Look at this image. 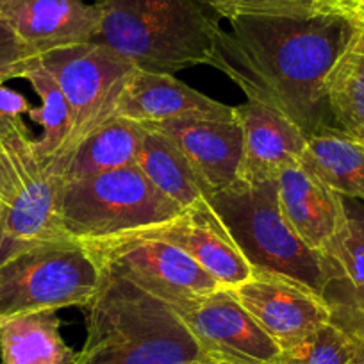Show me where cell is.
Listing matches in <instances>:
<instances>
[{"label": "cell", "instance_id": "cell-1", "mask_svg": "<svg viewBox=\"0 0 364 364\" xmlns=\"http://www.w3.org/2000/svg\"><path fill=\"white\" fill-rule=\"evenodd\" d=\"M222 29L213 68L247 100L291 118L307 134L328 125L325 82L359 27L339 13L311 16H241Z\"/></svg>", "mask_w": 364, "mask_h": 364}, {"label": "cell", "instance_id": "cell-2", "mask_svg": "<svg viewBox=\"0 0 364 364\" xmlns=\"http://www.w3.org/2000/svg\"><path fill=\"white\" fill-rule=\"evenodd\" d=\"M73 364H218L159 296L102 266L86 307V339Z\"/></svg>", "mask_w": 364, "mask_h": 364}, {"label": "cell", "instance_id": "cell-3", "mask_svg": "<svg viewBox=\"0 0 364 364\" xmlns=\"http://www.w3.org/2000/svg\"><path fill=\"white\" fill-rule=\"evenodd\" d=\"M95 40L136 68L171 73L211 65L222 18L209 0H97Z\"/></svg>", "mask_w": 364, "mask_h": 364}, {"label": "cell", "instance_id": "cell-4", "mask_svg": "<svg viewBox=\"0 0 364 364\" xmlns=\"http://www.w3.org/2000/svg\"><path fill=\"white\" fill-rule=\"evenodd\" d=\"M208 200L227 236L254 272L277 273L321 295L320 254L300 240L282 215L277 177L237 178Z\"/></svg>", "mask_w": 364, "mask_h": 364}, {"label": "cell", "instance_id": "cell-5", "mask_svg": "<svg viewBox=\"0 0 364 364\" xmlns=\"http://www.w3.org/2000/svg\"><path fill=\"white\" fill-rule=\"evenodd\" d=\"M182 213L138 166L65 182L61 193L63 232L86 247L157 227Z\"/></svg>", "mask_w": 364, "mask_h": 364}, {"label": "cell", "instance_id": "cell-6", "mask_svg": "<svg viewBox=\"0 0 364 364\" xmlns=\"http://www.w3.org/2000/svg\"><path fill=\"white\" fill-rule=\"evenodd\" d=\"M102 282L93 252L72 237L29 245L0 261V321L36 311L87 307Z\"/></svg>", "mask_w": 364, "mask_h": 364}, {"label": "cell", "instance_id": "cell-7", "mask_svg": "<svg viewBox=\"0 0 364 364\" xmlns=\"http://www.w3.org/2000/svg\"><path fill=\"white\" fill-rule=\"evenodd\" d=\"M58 80L72 109V134L61 159L114 117L125 82L136 68L129 59L99 41L68 45L40 55Z\"/></svg>", "mask_w": 364, "mask_h": 364}, {"label": "cell", "instance_id": "cell-8", "mask_svg": "<svg viewBox=\"0 0 364 364\" xmlns=\"http://www.w3.org/2000/svg\"><path fill=\"white\" fill-rule=\"evenodd\" d=\"M87 248L100 266L114 269L168 304L202 296L222 286L182 248L163 240L122 237Z\"/></svg>", "mask_w": 364, "mask_h": 364}, {"label": "cell", "instance_id": "cell-9", "mask_svg": "<svg viewBox=\"0 0 364 364\" xmlns=\"http://www.w3.org/2000/svg\"><path fill=\"white\" fill-rule=\"evenodd\" d=\"M170 306L215 363L272 364L281 352L225 286Z\"/></svg>", "mask_w": 364, "mask_h": 364}, {"label": "cell", "instance_id": "cell-10", "mask_svg": "<svg viewBox=\"0 0 364 364\" xmlns=\"http://www.w3.org/2000/svg\"><path fill=\"white\" fill-rule=\"evenodd\" d=\"M230 291L281 350L332 321L331 307L320 293L277 273L254 272Z\"/></svg>", "mask_w": 364, "mask_h": 364}, {"label": "cell", "instance_id": "cell-11", "mask_svg": "<svg viewBox=\"0 0 364 364\" xmlns=\"http://www.w3.org/2000/svg\"><path fill=\"white\" fill-rule=\"evenodd\" d=\"M124 237H154L175 245L193 257L225 288H236L254 273L243 254L234 247L223 230L208 198L186 209L170 222L138 230Z\"/></svg>", "mask_w": 364, "mask_h": 364}, {"label": "cell", "instance_id": "cell-12", "mask_svg": "<svg viewBox=\"0 0 364 364\" xmlns=\"http://www.w3.org/2000/svg\"><path fill=\"white\" fill-rule=\"evenodd\" d=\"M143 127H152L173 139L211 195L241 177L243 131L236 111L232 117H188Z\"/></svg>", "mask_w": 364, "mask_h": 364}, {"label": "cell", "instance_id": "cell-13", "mask_svg": "<svg viewBox=\"0 0 364 364\" xmlns=\"http://www.w3.org/2000/svg\"><path fill=\"white\" fill-rule=\"evenodd\" d=\"M277 191L282 215L314 252L323 250L348 220L345 198L331 190L302 159L279 171Z\"/></svg>", "mask_w": 364, "mask_h": 364}, {"label": "cell", "instance_id": "cell-14", "mask_svg": "<svg viewBox=\"0 0 364 364\" xmlns=\"http://www.w3.org/2000/svg\"><path fill=\"white\" fill-rule=\"evenodd\" d=\"M0 16L38 54L86 43L99 33V4L86 0H0Z\"/></svg>", "mask_w": 364, "mask_h": 364}, {"label": "cell", "instance_id": "cell-15", "mask_svg": "<svg viewBox=\"0 0 364 364\" xmlns=\"http://www.w3.org/2000/svg\"><path fill=\"white\" fill-rule=\"evenodd\" d=\"M234 107L225 106L171 73L134 68L118 99L114 117L139 125H156L188 117H232Z\"/></svg>", "mask_w": 364, "mask_h": 364}, {"label": "cell", "instance_id": "cell-16", "mask_svg": "<svg viewBox=\"0 0 364 364\" xmlns=\"http://www.w3.org/2000/svg\"><path fill=\"white\" fill-rule=\"evenodd\" d=\"M323 266L321 296L332 321L353 336H364V211L348 209L345 227L318 252Z\"/></svg>", "mask_w": 364, "mask_h": 364}, {"label": "cell", "instance_id": "cell-17", "mask_svg": "<svg viewBox=\"0 0 364 364\" xmlns=\"http://www.w3.org/2000/svg\"><path fill=\"white\" fill-rule=\"evenodd\" d=\"M243 131V166L240 178H273L289 163L302 159L307 136L291 118L247 100L234 106Z\"/></svg>", "mask_w": 364, "mask_h": 364}, {"label": "cell", "instance_id": "cell-18", "mask_svg": "<svg viewBox=\"0 0 364 364\" xmlns=\"http://www.w3.org/2000/svg\"><path fill=\"white\" fill-rule=\"evenodd\" d=\"M143 129L145 132L136 166L143 171L150 184L184 211L211 197L205 182L177 143L156 129Z\"/></svg>", "mask_w": 364, "mask_h": 364}, {"label": "cell", "instance_id": "cell-19", "mask_svg": "<svg viewBox=\"0 0 364 364\" xmlns=\"http://www.w3.org/2000/svg\"><path fill=\"white\" fill-rule=\"evenodd\" d=\"M302 163L343 198L364 202V143L334 125L307 134Z\"/></svg>", "mask_w": 364, "mask_h": 364}, {"label": "cell", "instance_id": "cell-20", "mask_svg": "<svg viewBox=\"0 0 364 364\" xmlns=\"http://www.w3.org/2000/svg\"><path fill=\"white\" fill-rule=\"evenodd\" d=\"M58 311H36L0 321L2 364H73Z\"/></svg>", "mask_w": 364, "mask_h": 364}, {"label": "cell", "instance_id": "cell-21", "mask_svg": "<svg viewBox=\"0 0 364 364\" xmlns=\"http://www.w3.org/2000/svg\"><path fill=\"white\" fill-rule=\"evenodd\" d=\"M143 125L113 117L91 132L66 161L65 182L136 166L143 141Z\"/></svg>", "mask_w": 364, "mask_h": 364}, {"label": "cell", "instance_id": "cell-22", "mask_svg": "<svg viewBox=\"0 0 364 364\" xmlns=\"http://www.w3.org/2000/svg\"><path fill=\"white\" fill-rule=\"evenodd\" d=\"M325 100L336 127L364 143V31L357 29L325 82Z\"/></svg>", "mask_w": 364, "mask_h": 364}, {"label": "cell", "instance_id": "cell-23", "mask_svg": "<svg viewBox=\"0 0 364 364\" xmlns=\"http://www.w3.org/2000/svg\"><path fill=\"white\" fill-rule=\"evenodd\" d=\"M22 79L29 80L41 99L40 109L31 111V118L41 125V136L34 139L38 156L43 161L61 157L72 134V109L58 80L45 68L40 55L31 61Z\"/></svg>", "mask_w": 364, "mask_h": 364}, {"label": "cell", "instance_id": "cell-24", "mask_svg": "<svg viewBox=\"0 0 364 364\" xmlns=\"http://www.w3.org/2000/svg\"><path fill=\"white\" fill-rule=\"evenodd\" d=\"M272 364H364L360 339L328 321L299 341L279 352Z\"/></svg>", "mask_w": 364, "mask_h": 364}, {"label": "cell", "instance_id": "cell-25", "mask_svg": "<svg viewBox=\"0 0 364 364\" xmlns=\"http://www.w3.org/2000/svg\"><path fill=\"white\" fill-rule=\"evenodd\" d=\"M332 0H209L222 20L241 16H311L331 13Z\"/></svg>", "mask_w": 364, "mask_h": 364}, {"label": "cell", "instance_id": "cell-26", "mask_svg": "<svg viewBox=\"0 0 364 364\" xmlns=\"http://www.w3.org/2000/svg\"><path fill=\"white\" fill-rule=\"evenodd\" d=\"M38 55L40 54L0 16V82L22 79L27 66Z\"/></svg>", "mask_w": 364, "mask_h": 364}, {"label": "cell", "instance_id": "cell-27", "mask_svg": "<svg viewBox=\"0 0 364 364\" xmlns=\"http://www.w3.org/2000/svg\"><path fill=\"white\" fill-rule=\"evenodd\" d=\"M31 111L33 106L22 93L0 82V139L8 138L26 127L22 117L29 114Z\"/></svg>", "mask_w": 364, "mask_h": 364}, {"label": "cell", "instance_id": "cell-28", "mask_svg": "<svg viewBox=\"0 0 364 364\" xmlns=\"http://www.w3.org/2000/svg\"><path fill=\"white\" fill-rule=\"evenodd\" d=\"M20 193V181L16 175L15 168H13L11 161L6 156L4 149L0 145V200L6 208L16 200Z\"/></svg>", "mask_w": 364, "mask_h": 364}, {"label": "cell", "instance_id": "cell-29", "mask_svg": "<svg viewBox=\"0 0 364 364\" xmlns=\"http://www.w3.org/2000/svg\"><path fill=\"white\" fill-rule=\"evenodd\" d=\"M336 13L345 15L352 20L359 29H364V0H343V4Z\"/></svg>", "mask_w": 364, "mask_h": 364}, {"label": "cell", "instance_id": "cell-30", "mask_svg": "<svg viewBox=\"0 0 364 364\" xmlns=\"http://www.w3.org/2000/svg\"><path fill=\"white\" fill-rule=\"evenodd\" d=\"M343 4V0H332L331 2V13H336L339 9V6Z\"/></svg>", "mask_w": 364, "mask_h": 364}, {"label": "cell", "instance_id": "cell-31", "mask_svg": "<svg viewBox=\"0 0 364 364\" xmlns=\"http://www.w3.org/2000/svg\"><path fill=\"white\" fill-rule=\"evenodd\" d=\"M4 211H6V205L2 204V200H0V229H2V222H4Z\"/></svg>", "mask_w": 364, "mask_h": 364}, {"label": "cell", "instance_id": "cell-32", "mask_svg": "<svg viewBox=\"0 0 364 364\" xmlns=\"http://www.w3.org/2000/svg\"><path fill=\"white\" fill-rule=\"evenodd\" d=\"M353 336V334H352ZM357 339H360V343H363V346H364V336H355Z\"/></svg>", "mask_w": 364, "mask_h": 364}, {"label": "cell", "instance_id": "cell-33", "mask_svg": "<svg viewBox=\"0 0 364 364\" xmlns=\"http://www.w3.org/2000/svg\"><path fill=\"white\" fill-rule=\"evenodd\" d=\"M363 31H364V29H363Z\"/></svg>", "mask_w": 364, "mask_h": 364}]
</instances>
